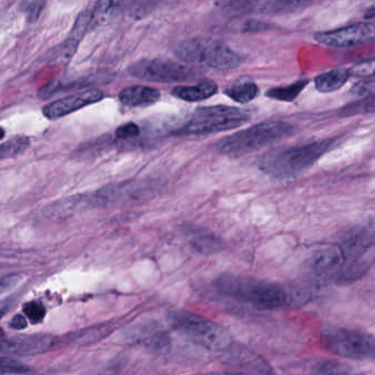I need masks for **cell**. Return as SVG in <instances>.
<instances>
[{
	"label": "cell",
	"mask_w": 375,
	"mask_h": 375,
	"mask_svg": "<svg viewBox=\"0 0 375 375\" xmlns=\"http://www.w3.org/2000/svg\"><path fill=\"white\" fill-rule=\"evenodd\" d=\"M215 285L221 294L251 304L261 311L281 309L287 303V294L283 288L248 276L221 274L217 278Z\"/></svg>",
	"instance_id": "1"
},
{
	"label": "cell",
	"mask_w": 375,
	"mask_h": 375,
	"mask_svg": "<svg viewBox=\"0 0 375 375\" xmlns=\"http://www.w3.org/2000/svg\"><path fill=\"white\" fill-rule=\"evenodd\" d=\"M331 143V140H327L274 150L263 155L258 167L268 177L275 179L297 177L329 151Z\"/></svg>",
	"instance_id": "2"
},
{
	"label": "cell",
	"mask_w": 375,
	"mask_h": 375,
	"mask_svg": "<svg viewBox=\"0 0 375 375\" xmlns=\"http://www.w3.org/2000/svg\"><path fill=\"white\" fill-rule=\"evenodd\" d=\"M175 56L189 66L207 67L217 71L234 70L242 57L228 45L210 37H191L174 47Z\"/></svg>",
	"instance_id": "3"
},
{
	"label": "cell",
	"mask_w": 375,
	"mask_h": 375,
	"mask_svg": "<svg viewBox=\"0 0 375 375\" xmlns=\"http://www.w3.org/2000/svg\"><path fill=\"white\" fill-rule=\"evenodd\" d=\"M294 126L285 121H266L218 140L215 149L227 157H239L291 136Z\"/></svg>",
	"instance_id": "4"
},
{
	"label": "cell",
	"mask_w": 375,
	"mask_h": 375,
	"mask_svg": "<svg viewBox=\"0 0 375 375\" xmlns=\"http://www.w3.org/2000/svg\"><path fill=\"white\" fill-rule=\"evenodd\" d=\"M251 114L240 108L229 106H210L198 108L187 124L173 132L174 136H201L217 133L242 127Z\"/></svg>",
	"instance_id": "5"
},
{
	"label": "cell",
	"mask_w": 375,
	"mask_h": 375,
	"mask_svg": "<svg viewBox=\"0 0 375 375\" xmlns=\"http://www.w3.org/2000/svg\"><path fill=\"white\" fill-rule=\"evenodd\" d=\"M169 323L187 338L208 350H225L232 345V335L222 326L191 311H172Z\"/></svg>",
	"instance_id": "6"
},
{
	"label": "cell",
	"mask_w": 375,
	"mask_h": 375,
	"mask_svg": "<svg viewBox=\"0 0 375 375\" xmlns=\"http://www.w3.org/2000/svg\"><path fill=\"white\" fill-rule=\"evenodd\" d=\"M321 343L333 355L351 360H374L375 337L358 329H326L321 333Z\"/></svg>",
	"instance_id": "7"
},
{
	"label": "cell",
	"mask_w": 375,
	"mask_h": 375,
	"mask_svg": "<svg viewBox=\"0 0 375 375\" xmlns=\"http://www.w3.org/2000/svg\"><path fill=\"white\" fill-rule=\"evenodd\" d=\"M128 73L133 78L157 83L186 82L198 76L193 67L163 59H142L133 63Z\"/></svg>",
	"instance_id": "8"
},
{
	"label": "cell",
	"mask_w": 375,
	"mask_h": 375,
	"mask_svg": "<svg viewBox=\"0 0 375 375\" xmlns=\"http://www.w3.org/2000/svg\"><path fill=\"white\" fill-rule=\"evenodd\" d=\"M316 41L325 47L347 49L375 41V21L355 23L348 27L317 33Z\"/></svg>",
	"instance_id": "9"
},
{
	"label": "cell",
	"mask_w": 375,
	"mask_h": 375,
	"mask_svg": "<svg viewBox=\"0 0 375 375\" xmlns=\"http://www.w3.org/2000/svg\"><path fill=\"white\" fill-rule=\"evenodd\" d=\"M105 95L98 88L84 90L78 94L71 95L67 97L60 98L47 104L42 109L43 114L47 119L55 120L65 117L67 114L78 112L82 108L104 100Z\"/></svg>",
	"instance_id": "10"
},
{
	"label": "cell",
	"mask_w": 375,
	"mask_h": 375,
	"mask_svg": "<svg viewBox=\"0 0 375 375\" xmlns=\"http://www.w3.org/2000/svg\"><path fill=\"white\" fill-rule=\"evenodd\" d=\"M54 345L49 335H18L3 341V351L11 355H32L44 352Z\"/></svg>",
	"instance_id": "11"
},
{
	"label": "cell",
	"mask_w": 375,
	"mask_h": 375,
	"mask_svg": "<svg viewBox=\"0 0 375 375\" xmlns=\"http://www.w3.org/2000/svg\"><path fill=\"white\" fill-rule=\"evenodd\" d=\"M159 90L149 86L134 85L120 90L118 97L120 102L128 107H147L155 104L160 100Z\"/></svg>",
	"instance_id": "12"
},
{
	"label": "cell",
	"mask_w": 375,
	"mask_h": 375,
	"mask_svg": "<svg viewBox=\"0 0 375 375\" xmlns=\"http://www.w3.org/2000/svg\"><path fill=\"white\" fill-rule=\"evenodd\" d=\"M218 92V86L213 81L204 80L195 85L177 86L172 90V95L179 100L189 102H201L213 97Z\"/></svg>",
	"instance_id": "13"
},
{
	"label": "cell",
	"mask_w": 375,
	"mask_h": 375,
	"mask_svg": "<svg viewBox=\"0 0 375 375\" xmlns=\"http://www.w3.org/2000/svg\"><path fill=\"white\" fill-rule=\"evenodd\" d=\"M258 85L251 78H239L225 90V94L238 104L252 102L258 97Z\"/></svg>",
	"instance_id": "14"
},
{
	"label": "cell",
	"mask_w": 375,
	"mask_h": 375,
	"mask_svg": "<svg viewBox=\"0 0 375 375\" xmlns=\"http://www.w3.org/2000/svg\"><path fill=\"white\" fill-rule=\"evenodd\" d=\"M350 71L347 69H335L323 73L315 78L316 90L321 93H333L340 90L348 82Z\"/></svg>",
	"instance_id": "15"
},
{
	"label": "cell",
	"mask_w": 375,
	"mask_h": 375,
	"mask_svg": "<svg viewBox=\"0 0 375 375\" xmlns=\"http://www.w3.org/2000/svg\"><path fill=\"white\" fill-rule=\"evenodd\" d=\"M307 84H309V81H298L283 88H272L266 92V96L271 100H280V102H293L297 98L298 95L303 92Z\"/></svg>",
	"instance_id": "16"
},
{
	"label": "cell",
	"mask_w": 375,
	"mask_h": 375,
	"mask_svg": "<svg viewBox=\"0 0 375 375\" xmlns=\"http://www.w3.org/2000/svg\"><path fill=\"white\" fill-rule=\"evenodd\" d=\"M30 147V139L25 136H17L8 141L3 142L0 147V157L1 160L9 159L21 155L28 148Z\"/></svg>",
	"instance_id": "17"
},
{
	"label": "cell",
	"mask_w": 375,
	"mask_h": 375,
	"mask_svg": "<svg viewBox=\"0 0 375 375\" xmlns=\"http://www.w3.org/2000/svg\"><path fill=\"white\" fill-rule=\"evenodd\" d=\"M193 244L198 251L204 252V254L216 252L220 249V242L214 237L207 236V234H199L195 237Z\"/></svg>",
	"instance_id": "18"
},
{
	"label": "cell",
	"mask_w": 375,
	"mask_h": 375,
	"mask_svg": "<svg viewBox=\"0 0 375 375\" xmlns=\"http://www.w3.org/2000/svg\"><path fill=\"white\" fill-rule=\"evenodd\" d=\"M349 71L353 78H375V59L355 64Z\"/></svg>",
	"instance_id": "19"
},
{
	"label": "cell",
	"mask_w": 375,
	"mask_h": 375,
	"mask_svg": "<svg viewBox=\"0 0 375 375\" xmlns=\"http://www.w3.org/2000/svg\"><path fill=\"white\" fill-rule=\"evenodd\" d=\"M23 313L28 321L32 323H40L45 317L44 306L37 302H29L23 306Z\"/></svg>",
	"instance_id": "20"
},
{
	"label": "cell",
	"mask_w": 375,
	"mask_h": 375,
	"mask_svg": "<svg viewBox=\"0 0 375 375\" xmlns=\"http://www.w3.org/2000/svg\"><path fill=\"white\" fill-rule=\"evenodd\" d=\"M44 1H23L21 11L25 13L28 23H35L44 8Z\"/></svg>",
	"instance_id": "21"
},
{
	"label": "cell",
	"mask_w": 375,
	"mask_h": 375,
	"mask_svg": "<svg viewBox=\"0 0 375 375\" xmlns=\"http://www.w3.org/2000/svg\"><path fill=\"white\" fill-rule=\"evenodd\" d=\"M28 369L21 363L13 359L3 357L1 360V375H27Z\"/></svg>",
	"instance_id": "22"
},
{
	"label": "cell",
	"mask_w": 375,
	"mask_h": 375,
	"mask_svg": "<svg viewBox=\"0 0 375 375\" xmlns=\"http://www.w3.org/2000/svg\"><path fill=\"white\" fill-rule=\"evenodd\" d=\"M140 136V127L134 122H128L118 127L114 131V137L117 140H130Z\"/></svg>",
	"instance_id": "23"
},
{
	"label": "cell",
	"mask_w": 375,
	"mask_h": 375,
	"mask_svg": "<svg viewBox=\"0 0 375 375\" xmlns=\"http://www.w3.org/2000/svg\"><path fill=\"white\" fill-rule=\"evenodd\" d=\"M155 5H157L155 3H144V1L143 3H130L126 4L127 7L124 9H127L130 15L140 19V18L147 16L150 13V9H152Z\"/></svg>",
	"instance_id": "24"
},
{
	"label": "cell",
	"mask_w": 375,
	"mask_h": 375,
	"mask_svg": "<svg viewBox=\"0 0 375 375\" xmlns=\"http://www.w3.org/2000/svg\"><path fill=\"white\" fill-rule=\"evenodd\" d=\"M319 375H349L348 370L337 363H327L323 364L319 371Z\"/></svg>",
	"instance_id": "25"
},
{
	"label": "cell",
	"mask_w": 375,
	"mask_h": 375,
	"mask_svg": "<svg viewBox=\"0 0 375 375\" xmlns=\"http://www.w3.org/2000/svg\"><path fill=\"white\" fill-rule=\"evenodd\" d=\"M20 278L18 275L6 276L1 281V293L5 294L6 292L11 291V288L15 287L19 283Z\"/></svg>",
	"instance_id": "26"
},
{
	"label": "cell",
	"mask_w": 375,
	"mask_h": 375,
	"mask_svg": "<svg viewBox=\"0 0 375 375\" xmlns=\"http://www.w3.org/2000/svg\"><path fill=\"white\" fill-rule=\"evenodd\" d=\"M27 319L23 317V315H16L11 321V328L16 329V331H20V329H25L27 327Z\"/></svg>",
	"instance_id": "27"
},
{
	"label": "cell",
	"mask_w": 375,
	"mask_h": 375,
	"mask_svg": "<svg viewBox=\"0 0 375 375\" xmlns=\"http://www.w3.org/2000/svg\"><path fill=\"white\" fill-rule=\"evenodd\" d=\"M194 375H246L244 373H204V374H194Z\"/></svg>",
	"instance_id": "28"
}]
</instances>
